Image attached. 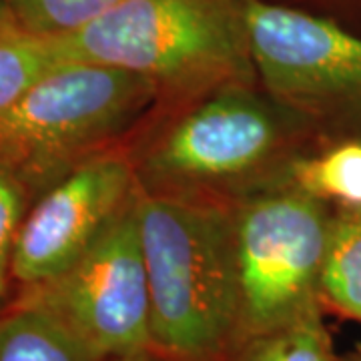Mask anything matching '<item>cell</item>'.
I'll list each match as a JSON object with an SVG mask.
<instances>
[{
	"label": "cell",
	"mask_w": 361,
	"mask_h": 361,
	"mask_svg": "<svg viewBox=\"0 0 361 361\" xmlns=\"http://www.w3.org/2000/svg\"><path fill=\"white\" fill-rule=\"evenodd\" d=\"M137 211L153 349L177 361L213 360L239 336L233 213L195 197L142 191Z\"/></svg>",
	"instance_id": "obj_1"
},
{
	"label": "cell",
	"mask_w": 361,
	"mask_h": 361,
	"mask_svg": "<svg viewBox=\"0 0 361 361\" xmlns=\"http://www.w3.org/2000/svg\"><path fill=\"white\" fill-rule=\"evenodd\" d=\"M52 40L65 65L125 68L175 99L251 85L255 73L245 0H123L90 25Z\"/></svg>",
	"instance_id": "obj_2"
},
{
	"label": "cell",
	"mask_w": 361,
	"mask_h": 361,
	"mask_svg": "<svg viewBox=\"0 0 361 361\" xmlns=\"http://www.w3.org/2000/svg\"><path fill=\"white\" fill-rule=\"evenodd\" d=\"M153 80L125 68L66 63L0 116V167L26 187H52L129 129L159 99Z\"/></svg>",
	"instance_id": "obj_3"
},
{
	"label": "cell",
	"mask_w": 361,
	"mask_h": 361,
	"mask_svg": "<svg viewBox=\"0 0 361 361\" xmlns=\"http://www.w3.org/2000/svg\"><path fill=\"white\" fill-rule=\"evenodd\" d=\"M239 283L237 343L319 301L331 221L301 189L263 195L233 213Z\"/></svg>",
	"instance_id": "obj_4"
},
{
	"label": "cell",
	"mask_w": 361,
	"mask_h": 361,
	"mask_svg": "<svg viewBox=\"0 0 361 361\" xmlns=\"http://www.w3.org/2000/svg\"><path fill=\"white\" fill-rule=\"evenodd\" d=\"M283 142L275 109L249 85L207 92L177 116L135 169L142 193L191 197L197 189L239 180L263 169Z\"/></svg>",
	"instance_id": "obj_5"
},
{
	"label": "cell",
	"mask_w": 361,
	"mask_h": 361,
	"mask_svg": "<svg viewBox=\"0 0 361 361\" xmlns=\"http://www.w3.org/2000/svg\"><path fill=\"white\" fill-rule=\"evenodd\" d=\"M139 193L71 269L52 281L25 287L18 299L54 313L104 360L153 349Z\"/></svg>",
	"instance_id": "obj_6"
},
{
	"label": "cell",
	"mask_w": 361,
	"mask_h": 361,
	"mask_svg": "<svg viewBox=\"0 0 361 361\" xmlns=\"http://www.w3.org/2000/svg\"><path fill=\"white\" fill-rule=\"evenodd\" d=\"M253 66L271 97L293 111L361 99V39L313 14L245 0Z\"/></svg>",
	"instance_id": "obj_7"
},
{
	"label": "cell",
	"mask_w": 361,
	"mask_h": 361,
	"mask_svg": "<svg viewBox=\"0 0 361 361\" xmlns=\"http://www.w3.org/2000/svg\"><path fill=\"white\" fill-rule=\"evenodd\" d=\"M139 193L129 157L104 151L68 171L26 213L11 275L32 287L71 269Z\"/></svg>",
	"instance_id": "obj_8"
},
{
	"label": "cell",
	"mask_w": 361,
	"mask_h": 361,
	"mask_svg": "<svg viewBox=\"0 0 361 361\" xmlns=\"http://www.w3.org/2000/svg\"><path fill=\"white\" fill-rule=\"evenodd\" d=\"M0 361H106L49 310L16 301L0 317Z\"/></svg>",
	"instance_id": "obj_9"
},
{
	"label": "cell",
	"mask_w": 361,
	"mask_h": 361,
	"mask_svg": "<svg viewBox=\"0 0 361 361\" xmlns=\"http://www.w3.org/2000/svg\"><path fill=\"white\" fill-rule=\"evenodd\" d=\"M61 65L54 40L20 28L8 14L0 16V116Z\"/></svg>",
	"instance_id": "obj_10"
},
{
	"label": "cell",
	"mask_w": 361,
	"mask_h": 361,
	"mask_svg": "<svg viewBox=\"0 0 361 361\" xmlns=\"http://www.w3.org/2000/svg\"><path fill=\"white\" fill-rule=\"evenodd\" d=\"M235 361H337L319 301L289 322L241 339Z\"/></svg>",
	"instance_id": "obj_11"
},
{
	"label": "cell",
	"mask_w": 361,
	"mask_h": 361,
	"mask_svg": "<svg viewBox=\"0 0 361 361\" xmlns=\"http://www.w3.org/2000/svg\"><path fill=\"white\" fill-rule=\"evenodd\" d=\"M319 295L361 322V209L331 221Z\"/></svg>",
	"instance_id": "obj_12"
},
{
	"label": "cell",
	"mask_w": 361,
	"mask_h": 361,
	"mask_svg": "<svg viewBox=\"0 0 361 361\" xmlns=\"http://www.w3.org/2000/svg\"><path fill=\"white\" fill-rule=\"evenodd\" d=\"M297 189L315 199H336L361 209V145L348 142L293 167Z\"/></svg>",
	"instance_id": "obj_13"
},
{
	"label": "cell",
	"mask_w": 361,
	"mask_h": 361,
	"mask_svg": "<svg viewBox=\"0 0 361 361\" xmlns=\"http://www.w3.org/2000/svg\"><path fill=\"white\" fill-rule=\"evenodd\" d=\"M123 0H4L6 13L28 32L56 39L106 14Z\"/></svg>",
	"instance_id": "obj_14"
},
{
	"label": "cell",
	"mask_w": 361,
	"mask_h": 361,
	"mask_svg": "<svg viewBox=\"0 0 361 361\" xmlns=\"http://www.w3.org/2000/svg\"><path fill=\"white\" fill-rule=\"evenodd\" d=\"M28 187L8 169L0 167V275L11 273L16 237L26 217Z\"/></svg>",
	"instance_id": "obj_15"
},
{
	"label": "cell",
	"mask_w": 361,
	"mask_h": 361,
	"mask_svg": "<svg viewBox=\"0 0 361 361\" xmlns=\"http://www.w3.org/2000/svg\"><path fill=\"white\" fill-rule=\"evenodd\" d=\"M153 351V349H151ZM151 351H142V353H137V355H130V357H121V360L115 361H163L161 357H155Z\"/></svg>",
	"instance_id": "obj_16"
},
{
	"label": "cell",
	"mask_w": 361,
	"mask_h": 361,
	"mask_svg": "<svg viewBox=\"0 0 361 361\" xmlns=\"http://www.w3.org/2000/svg\"><path fill=\"white\" fill-rule=\"evenodd\" d=\"M4 289H6V275H0V297L4 295Z\"/></svg>",
	"instance_id": "obj_17"
},
{
	"label": "cell",
	"mask_w": 361,
	"mask_h": 361,
	"mask_svg": "<svg viewBox=\"0 0 361 361\" xmlns=\"http://www.w3.org/2000/svg\"><path fill=\"white\" fill-rule=\"evenodd\" d=\"M6 6H4V0H0V16H6Z\"/></svg>",
	"instance_id": "obj_18"
},
{
	"label": "cell",
	"mask_w": 361,
	"mask_h": 361,
	"mask_svg": "<svg viewBox=\"0 0 361 361\" xmlns=\"http://www.w3.org/2000/svg\"><path fill=\"white\" fill-rule=\"evenodd\" d=\"M345 361H361V355H353V357H348Z\"/></svg>",
	"instance_id": "obj_19"
}]
</instances>
